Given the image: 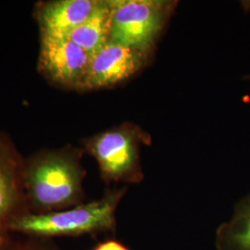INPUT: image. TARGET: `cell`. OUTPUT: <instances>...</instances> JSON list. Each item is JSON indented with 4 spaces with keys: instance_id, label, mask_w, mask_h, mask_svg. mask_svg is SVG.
<instances>
[{
    "instance_id": "cell-8",
    "label": "cell",
    "mask_w": 250,
    "mask_h": 250,
    "mask_svg": "<svg viewBox=\"0 0 250 250\" xmlns=\"http://www.w3.org/2000/svg\"><path fill=\"white\" fill-rule=\"evenodd\" d=\"M99 0H55L36 5V20L41 36H69L89 18Z\"/></svg>"
},
{
    "instance_id": "cell-11",
    "label": "cell",
    "mask_w": 250,
    "mask_h": 250,
    "mask_svg": "<svg viewBox=\"0 0 250 250\" xmlns=\"http://www.w3.org/2000/svg\"><path fill=\"white\" fill-rule=\"evenodd\" d=\"M8 250H61L50 239L26 236L24 239H14Z\"/></svg>"
},
{
    "instance_id": "cell-10",
    "label": "cell",
    "mask_w": 250,
    "mask_h": 250,
    "mask_svg": "<svg viewBox=\"0 0 250 250\" xmlns=\"http://www.w3.org/2000/svg\"><path fill=\"white\" fill-rule=\"evenodd\" d=\"M217 250H250V194L234 207L231 220L216 232Z\"/></svg>"
},
{
    "instance_id": "cell-2",
    "label": "cell",
    "mask_w": 250,
    "mask_h": 250,
    "mask_svg": "<svg viewBox=\"0 0 250 250\" xmlns=\"http://www.w3.org/2000/svg\"><path fill=\"white\" fill-rule=\"evenodd\" d=\"M126 188L108 189L104 196L80 205L48 213H28L8 225L12 233L51 239L116 232V209Z\"/></svg>"
},
{
    "instance_id": "cell-4",
    "label": "cell",
    "mask_w": 250,
    "mask_h": 250,
    "mask_svg": "<svg viewBox=\"0 0 250 250\" xmlns=\"http://www.w3.org/2000/svg\"><path fill=\"white\" fill-rule=\"evenodd\" d=\"M175 2L114 0L111 41L148 56Z\"/></svg>"
},
{
    "instance_id": "cell-3",
    "label": "cell",
    "mask_w": 250,
    "mask_h": 250,
    "mask_svg": "<svg viewBox=\"0 0 250 250\" xmlns=\"http://www.w3.org/2000/svg\"><path fill=\"white\" fill-rule=\"evenodd\" d=\"M141 129L125 124L84 140V147L99 164L102 179L111 182L140 183L143 171L139 160Z\"/></svg>"
},
{
    "instance_id": "cell-13",
    "label": "cell",
    "mask_w": 250,
    "mask_h": 250,
    "mask_svg": "<svg viewBox=\"0 0 250 250\" xmlns=\"http://www.w3.org/2000/svg\"><path fill=\"white\" fill-rule=\"evenodd\" d=\"M12 232L8 227L0 225V250H8L11 243L14 240Z\"/></svg>"
},
{
    "instance_id": "cell-7",
    "label": "cell",
    "mask_w": 250,
    "mask_h": 250,
    "mask_svg": "<svg viewBox=\"0 0 250 250\" xmlns=\"http://www.w3.org/2000/svg\"><path fill=\"white\" fill-rule=\"evenodd\" d=\"M24 159L5 134H0V225L30 213L23 188Z\"/></svg>"
},
{
    "instance_id": "cell-9",
    "label": "cell",
    "mask_w": 250,
    "mask_h": 250,
    "mask_svg": "<svg viewBox=\"0 0 250 250\" xmlns=\"http://www.w3.org/2000/svg\"><path fill=\"white\" fill-rule=\"evenodd\" d=\"M113 11L114 0H99L89 18L68 37L91 56L94 55L110 41Z\"/></svg>"
},
{
    "instance_id": "cell-6",
    "label": "cell",
    "mask_w": 250,
    "mask_h": 250,
    "mask_svg": "<svg viewBox=\"0 0 250 250\" xmlns=\"http://www.w3.org/2000/svg\"><path fill=\"white\" fill-rule=\"evenodd\" d=\"M147 55L134 47L109 41L92 55L89 67L79 91L110 87L138 72Z\"/></svg>"
},
{
    "instance_id": "cell-1",
    "label": "cell",
    "mask_w": 250,
    "mask_h": 250,
    "mask_svg": "<svg viewBox=\"0 0 250 250\" xmlns=\"http://www.w3.org/2000/svg\"><path fill=\"white\" fill-rule=\"evenodd\" d=\"M83 150L72 146L37 152L24 160L23 188L30 213L63 210L83 203Z\"/></svg>"
},
{
    "instance_id": "cell-5",
    "label": "cell",
    "mask_w": 250,
    "mask_h": 250,
    "mask_svg": "<svg viewBox=\"0 0 250 250\" xmlns=\"http://www.w3.org/2000/svg\"><path fill=\"white\" fill-rule=\"evenodd\" d=\"M91 57L68 36H41L38 70L58 85L80 90Z\"/></svg>"
},
{
    "instance_id": "cell-12",
    "label": "cell",
    "mask_w": 250,
    "mask_h": 250,
    "mask_svg": "<svg viewBox=\"0 0 250 250\" xmlns=\"http://www.w3.org/2000/svg\"><path fill=\"white\" fill-rule=\"evenodd\" d=\"M92 250H131L121 242L115 239H107L98 244Z\"/></svg>"
}]
</instances>
